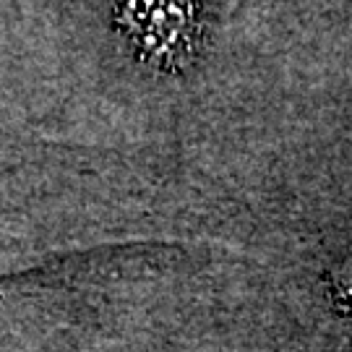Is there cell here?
I'll use <instances>...</instances> for the list:
<instances>
[{
    "instance_id": "obj_1",
    "label": "cell",
    "mask_w": 352,
    "mask_h": 352,
    "mask_svg": "<svg viewBox=\"0 0 352 352\" xmlns=\"http://www.w3.org/2000/svg\"><path fill=\"white\" fill-rule=\"evenodd\" d=\"M118 21L128 42L160 65L183 60L193 47V0H120Z\"/></svg>"
}]
</instances>
